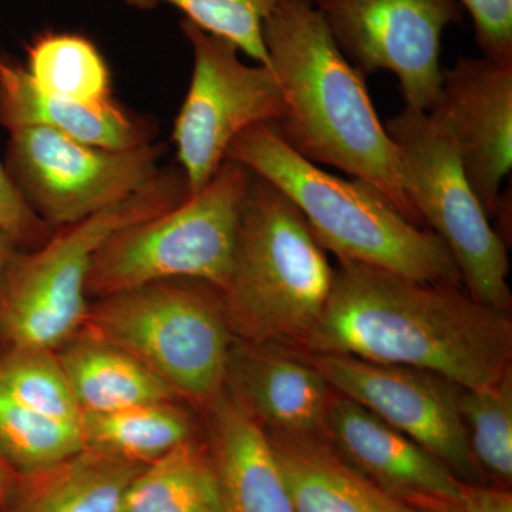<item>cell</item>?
Listing matches in <instances>:
<instances>
[{"mask_svg": "<svg viewBox=\"0 0 512 512\" xmlns=\"http://www.w3.org/2000/svg\"><path fill=\"white\" fill-rule=\"evenodd\" d=\"M461 288L339 262L298 352L412 367L461 389L487 386L512 369V322Z\"/></svg>", "mask_w": 512, "mask_h": 512, "instance_id": "obj_1", "label": "cell"}, {"mask_svg": "<svg viewBox=\"0 0 512 512\" xmlns=\"http://www.w3.org/2000/svg\"><path fill=\"white\" fill-rule=\"evenodd\" d=\"M264 45L285 97L275 128L295 153L372 184L417 227L399 148L380 123L365 74L343 56L311 0H284L264 23Z\"/></svg>", "mask_w": 512, "mask_h": 512, "instance_id": "obj_2", "label": "cell"}, {"mask_svg": "<svg viewBox=\"0 0 512 512\" xmlns=\"http://www.w3.org/2000/svg\"><path fill=\"white\" fill-rule=\"evenodd\" d=\"M225 160L238 161L288 195L313 235L339 262H356L416 281L463 286L439 235L417 227L366 181L320 170L285 143L271 124L235 138Z\"/></svg>", "mask_w": 512, "mask_h": 512, "instance_id": "obj_3", "label": "cell"}, {"mask_svg": "<svg viewBox=\"0 0 512 512\" xmlns=\"http://www.w3.org/2000/svg\"><path fill=\"white\" fill-rule=\"evenodd\" d=\"M335 269L295 202L252 173L224 292L235 339L296 350L318 325Z\"/></svg>", "mask_w": 512, "mask_h": 512, "instance_id": "obj_4", "label": "cell"}, {"mask_svg": "<svg viewBox=\"0 0 512 512\" xmlns=\"http://www.w3.org/2000/svg\"><path fill=\"white\" fill-rule=\"evenodd\" d=\"M187 197L183 170L161 168L126 200L56 228L40 247L19 251L0 278V340L5 346L59 349L83 328L90 303L87 278L101 245L121 228L170 210Z\"/></svg>", "mask_w": 512, "mask_h": 512, "instance_id": "obj_5", "label": "cell"}, {"mask_svg": "<svg viewBox=\"0 0 512 512\" xmlns=\"http://www.w3.org/2000/svg\"><path fill=\"white\" fill-rule=\"evenodd\" d=\"M83 328L136 357L202 412L225 392L235 338L215 286L174 279L111 293L89 303Z\"/></svg>", "mask_w": 512, "mask_h": 512, "instance_id": "obj_6", "label": "cell"}, {"mask_svg": "<svg viewBox=\"0 0 512 512\" xmlns=\"http://www.w3.org/2000/svg\"><path fill=\"white\" fill-rule=\"evenodd\" d=\"M251 178L245 165L225 160L198 194L114 232L94 255L87 298L174 279L205 282L224 292Z\"/></svg>", "mask_w": 512, "mask_h": 512, "instance_id": "obj_7", "label": "cell"}, {"mask_svg": "<svg viewBox=\"0 0 512 512\" xmlns=\"http://www.w3.org/2000/svg\"><path fill=\"white\" fill-rule=\"evenodd\" d=\"M384 127L402 156L413 205L447 245L468 295L510 315L508 247L468 183L453 141L427 111L409 107Z\"/></svg>", "mask_w": 512, "mask_h": 512, "instance_id": "obj_8", "label": "cell"}, {"mask_svg": "<svg viewBox=\"0 0 512 512\" xmlns=\"http://www.w3.org/2000/svg\"><path fill=\"white\" fill-rule=\"evenodd\" d=\"M194 57L187 96L175 119L173 143L188 194H198L227 158L235 138L258 124H276L285 97L274 70L248 66L228 40L181 20Z\"/></svg>", "mask_w": 512, "mask_h": 512, "instance_id": "obj_9", "label": "cell"}, {"mask_svg": "<svg viewBox=\"0 0 512 512\" xmlns=\"http://www.w3.org/2000/svg\"><path fill=\"white\" fill-rule=\"evenodd\" d=\"M5 167L33 212L52 228L93 217L160 173L163 144L127 150L90 146L45 127L9 130Z\"/></svg>", "mask_w": 512, "mask_h": 512, "instance_id": "obj_10", "label": "cell"}, {"mask_svg": "<svg viewBox=\"0 0 512 512\" xmlns=\"http://www.w3.org/2000/svg\"><path fill=\"white\" fill-rule=\"evenodd\" d=\"M340 52L363 74L397 77L406 107L430 111L439 99L441 37L463 22L457 0H311Z\"/></svg>", "mask_w": 512, "mask_h": 512, "instance_id": "obj_11", "label": "cell"}, {"mask_svg": "<svg viewBox=\"0 0 512 512\" xmlns=\"http://www.w3.org/2000/svg\"><path fill=\"white\" fill-rule=\"evenodd\" d=\"M306 356L336 393L416 441L460 480L483 484L458 407L461 387L412 367L349 355Z\"/></svg>", "mask_w": 512, "mask_h": 512, "instance_id": "obj_12", "label": "cell"}, {"mask_svg": "<svg viewBox=\"0 0 512 512\" xmlns=\"http://www.w3.org/2000/svg\"><path fill=\"white\" fill-rule=\"evenodd\" d=\"M427 113L453 141L468 183L493 220L512 167V59L460 57L443 70L439 99Z\"/></svg>", "mask_w": 512, "mask_h": 512, "instance_id": "obj_13", "label": "cell"}, {"mask_svg": "<svg viewBox=\"0 0 512 512\" xmlns=\"http://www.w3.org/2000/svg\"><path fill=\"white\" fill-rule=\"evenodd\" d=\"M325 439L380 490L416 510L456 500L463 480L416 441L342 394H333Z\"/></svg>", "mask_w": 512, "mask_h": 512, "instance_id": "obj_14", "label": "cell"}, {"mask_svg": "<svg viewBox=\"0 0 512 512\" xmlns=\"http://www.w3.org/2000/svg\"><path fill=\"white\" fill-rule=\"evenodd\" d=\"M225 390L266 433L325 437L335 390L303 353L234 339Z\"/></svg>", "mask_w": 512, "mask_h": 512, "instance_id": "obj_15", "label": "cell"}, {"mask_svg": "<svg viewBox=\"0 0 512 512\" xmlns=\"http://www.w3.org/2000/svg\"><path fill=\"white\" fill-rule=\"evenodd\" d=\"M225 512H296L265 430L225 390L207 410Z\"/></svg>", "mask_w": 512, "mask_h": 512, "instance_id": "obj_16", "label": "cell"}, {"mask_svg": "<svg viewBox=\"0 0 512 512\" xmlns=\"http://www.w3.org/2000/svg\"><path fill=\"white\" fill-rule=\"evenodd\" d=\"M0 124L45 127L64 136L109 150L153 143L150 121L128 113L117 101L90 107L39 92L25 67L0 57Z\"/></svg>", "mask_w": 512, "mask_h": 512, "instance_id": "obj_17", "label": "cell"}, {"mask_svg": "<svg viewBox=\"0 0 512 512\" xmlns=\"http://www.w3.org/2000/svg\"><path fill=\"white\" fill-rule=\"evenodd\" d=\"M144 464L83 447L49 466L16 474L2 512H119Z\"/></svg>", "mask_w": 512, "mask_h": 512, "instance_id": "obj_18", "label": "cell"}, {"mask_svg": "<svg viewBox=\"0 0 512 512\" xmlns=\"http://www.w3.org/2000/svg\"><path fill=\"white\" fill-rule=\"evenodd\" d=\"M266 436L296 512L412 511L350 466L325 437Z\"/></svg>", "mask_w": 512, "mask_h": 512, "instance_id": "obj_19", "label": "cell"}, {"mask_svg": "<svg viewBox=\"0 0 512 512\" xmlns=\"http://www.w3.org/2000/svg\"><path fill=\"white\" fill-rule=\"evenodd\" d=\"M56 352L82 414L184 402L140 360L87 329H80Z\"/></svg>", "mask_w": 512, "mask_h": 512, "instance_id": "obj_20", "label": "cell"}, {"mask_svg": "<svg viewBox=\"0 0 512 512\" xmlns=\"http://www.w3.org/2000/svg\"><path fill=\"white\" fill-rule=\"evenodd\" d=\"M80 430L84 447L144 466L197 437L194 417L181 402L144 403L109 413L82 414Z\"/></svg>", "mask_w": 512, "mask_h": 512, "instance_id": "obj_21", "label": "cell"}, {"mask_svg": "<svg viewBox=\"0 0 512 512\" xmlns=\"http://www.w3.org/2000/svg\"><path fill=\"white\" fill-rule=\"evenodd\" d=\"M119 512H225L208 444L194 437L144 467Z\"/></svg>", "mask_w": 512, "mask_h": 512, "instance_id": "obj_22", "label": "cell"}, {"mask_svg": "<svg viewBox=\"0 0 512 512\" xmlns=\"http://www.w3.org/2000/svg\"><path fill=\"white\" fill-rule=\"evenodd\" d=\"M26 53L25 69L39 92L90 107L116 101L109 66L89 37L47 30L29 43Z\"/></svg>", "mask_w": 512, "mask_h": 512, "instance_id": "obj_23", "label": "cell"}, {"mask_svg": "<svg viewBox=\"0 0 512 512\" xmlns=\"http://www.w3.org/2000/svg\"><path fill=\"white\" fill-rule=\"evenodd\" d=\"M0 386L33 412L80 426L82 410L56 350L43 346H5L0 353Z\"/></svg>", "mask_w": 512, "mask_h": 512, "instance_id": "obj_24", "label": "cell"}, {"mask_svg": "<svg viewBox=\"0 0 512 512\" xmlns=\"http://www.w3.org/2000/svg\"><path fill=\"white\" fill-rule=\"evenodd\" d=\"M458 407L481 473L507 487L512 480V369L487 386L460 389Z\"/></svg>", "mask_w": 512, "mask_h": 512, "instance_id": "obj_25", "label": "cell"}, {"mask_svg": "<svg viewBox=\"0 0 512 512\" xmlns=\"http://www.w3.org/2000/svg\"><path fill=\"white\" fill-rule=\"evenodd\" d=\"M83 447L80 426L33 412L0 386V461L10 470L30 473Z\"/></svg>", "mask_w": 512, "mask_h": 512, "instance_id": "obj_26", "label": "cell"}, {"mask_svg": "<svg viewBox=\"0 0 512 512\" xmlns=\"http://www.w3.org/2000/svg\"><path fill=\"white\" fill-rule=\"evenodd\" d=\"M137 10L167 5L184 13L185 20L204 32L232 43L255 63L269 66L264 23L284 0H124Z\"/></svg>", "mask_w": 512, "mask_h": 512, "instance_id": "obj_27", "label": "cell"}, {"mask_svg": "<svg viewBox=\"0 0 512 512\" xmlns=\"http://www.w3.org/2000/svg\"><path fill=\"white\" fill-rule=\"evenodd\" d=\"M473 19L474 36L485 57L512 59V0H457Z\"/></svg>", "mask_w": 512, "mask_h": 512, "instance_id": "obj_28", "label": "cell"}, {"mask_svg": "<svg viewBox=\"0 0 512 512\" xmlns=\"http://www.w3.org/2000/svg\"><path fill=\"white\" fill-rule=\"evenodd\" d=\"M0 227L6 229L20 248L33 249L45 244L55 228L47 225L23 200L0 161Z\"/></svg>", "mask_w": 512, "mask_h": 512, "instance_id": "obj_29", "label": "cell"}, {"mask_svg": "<svg viewBox=\"0 0 512 512\" xmlns=\"http://www.w3.org/2000/svg\"><path fill=\"white\" fill-rule=\"evenodd\" d=\"M437 512H512V494L507 487L467 483L460 494Z\"/></svg>", "mask_w": 512, "mask_h": 512, "instance_id": "obj_30", "label": "cell"}, {"mask_svg": "<svg viewBox=\"0 0 512 512\" xmlns=\"http://www.w3.org/2000/svg\"><path fill=\"white\" fill-rule=\"evenodd\" d=\"M20 249L22 248H20L16 239L6 229L0 227V278H2L6 268H8L13 256L18 254Z\"/></svg>", "mask_w": 512, "mask_h": 512, "instance_id": "obj_31", "label": "cell"}, {"mask_svg": "<svg viewBox=\"0 0 512 512\" xmlns=\"http://www.w3.org/2000/svg\"><path fill=\"white\" fill-rule=\"evenodd\" d=\"M16 480V473L10 470L5 463L0 461V507L5 503L6 498L12 490L13 483Z\"/></svg>", "mask_w": 512, "mask_h": 512, "instance_id": "obj_32", "label": "cell"}, {"mask_svg": "<svg viewBox=\"0 0 512 512\" xmlns=\"http://www.w3.org/2000/svg\"><path fill=\"white\" fill-rule=\"evenodd\" d=\"M410 512H433V511H427V510H416V508H412V511Z\"/></svg>", "mask_w": 512, "mask_h": 512, "instance_id": "obj_33", "label": "cell"}]
</instances>
